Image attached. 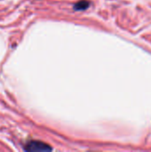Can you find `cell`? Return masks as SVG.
Returning <instances> with one entry per match:
<instances>
[{
    "mask_svg": "<svg viewBox=\"0 0 151 152\" xmlns=\"http://www.w3.org/2000/svg\"><path fill=\"white\" fill-rule=\"evenodd\" d=\"M24 150L27 151H50L53 149L48 144L43 142L31 141L25 145Z\"/></svg>",
    "mask_w": 151,
    "mask_h": 152,
    "instance_id": "1",
    "label": "cell"
},
{
    "mask_svg": "<svg viewBox=\"0 0 151 152\" xmlns=\"http://www.w3.org/2000/svg\"><path fill=\"white\" fill-rule=\"evenodd\" d=\"M90 6V2L88 0H80L74 5L75 11H84Z\"/></svg>",
    "mask_w": 151,
    "mask_h": 152,
    "instance_id": "2",
    "label": "cell"
}]
</instances>
